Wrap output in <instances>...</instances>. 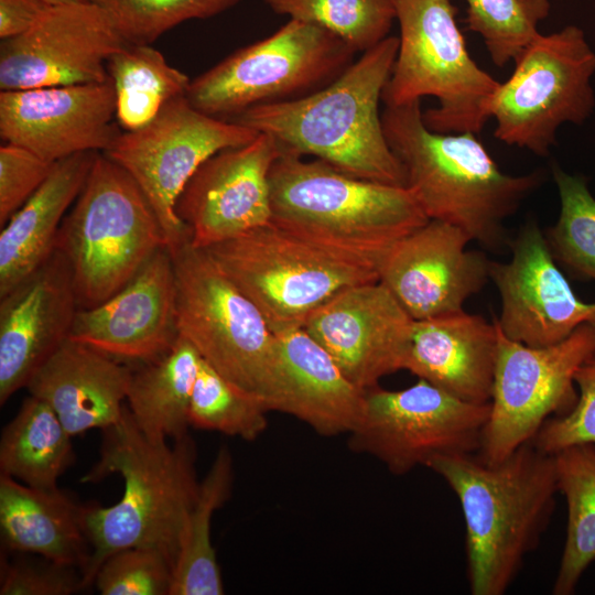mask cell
Here are the masks:
<instances>
[{
  "mask_svg": "<svg viewBox=\"0 0 595 595\" xmlns=\"http://www.w3.org/2000/svg\"><path fill=\"white\" fill-rule=\"evenodd\" d=\"M197 451L190 434L173 441H152L133 422L128 407L122 418L102 430L99 458L80 478L97 483L111 474L123 479V493L110 507L86 504L84 523L91 547L83 573L94 583L101 563L127 548H149L175 565L183 528L197 496Z\"/></svg>",
  "mask_w": 595,
  "mask_h": 595,
  "instance_id": "1",
  "label": "cell"
},
{
  "mask_svg": "<svg viewBox=\"0 0 595 595\" xmlns=\"http://www.w3.org/2000/svg\"><path fill=\"white\" fill-rule=\"evenodd\" d=\"M426 467L458 498L470 593L505 594L553 516L559 493L553 455L529 442L496 464L454 454Z\"/></svg>",
  "mask_w": 595,
  "mask_h": 595,
  "instance_id": "2",
  "label": "cell"
},
{
  "mask_svg": "<svg viewBox=\"0 0 595 595\" xmlns=\"http://www.w3.org/2000/svg\"><path fill=\"white\" fill-rule=\"evenodd\" d=\"M398 47L399 37L387 36L325 87L252 107L230 121L271 136L283 153L314 155L348 175L407 186L379 113Z\"/></svg>",
  "mask_w": 595,
  "mask_h": 595,
  "instance_id": "3",
  "label": "cell"
},
{
  "mask_svg": "<svg viewBox=\"0 0 595 595\" xmlns=\"http://www.w3.org/2000/svg\"><path fill=\"white\" fill-rule=\"evenodd\" d=\"M381 120L407 187L429 219L451 224L491 250L509 246L505 220L541 184L542 172L507 174L475 133L430 130L420 100L386 105Z\"/></svg>",
  "mask_w": 595,
  "mask_h": 595,
  "instance_id": "4",
  "label": "cell"
},
{
  "mask_svg": "<svg viewBox=\"0 0 595 595\" xmlns=\"http://www.w3.org/2000/svg\"><path fill=\"white\" fill-rule=\"evenodd\" d=\"M269 185L273 223L381 260L429 220L407 186L355 177L318 159L281 152Z\"/></svg>",
  "mask_w": 595,
  "mask_h": 595,
  "instance_id": "5",
  "label": "cell"
},
{
  "mask_svg": "<svg viewBox=\"0 0 595 595\" xmlns=\"http://www.w3.org/2000/svg\"><path fill=\"white\" fill-rule=\"evenodd\" d=\"M205 250L258 307L274 334L303 327L339 291L378 281L382 261L272 220Z\"/></svg>",
  "mask_w": 595,
  "mask_h": 595,
  "instance_id": "6",
  "label": "cell"
},
{
  "mask_svg": "<svg viewBox=\"0 0 595 595\" xmlns=\"http://www.w3.org/2000/svg\"><path fill=\"white\" fill-rule=\"evenodd\" d=\"M171 255L178 334L223 378L277 411L283 387L281 357L261 312L205 249L188 241Z\"/></svg>",
  "mask_w": 595,
  "mask_h": 595,
  "instance_id": "7",
  "label": "cell"
},
{
  "mask_svg": "<svg viewBox=\"0 0 595 595\" xmlns=\"http://www.w3.org/2000/svg\"><path fill=\"white\" fill-rule=\"evenodd\" d=\"M56 247L69 261L78 307L90 309L122 289L167 241L134 178L98 153Z\"/></svg>",
  "mask_w": 595,
  "mask_h": 595,
  "instance_id": "8",
  "label": "cell"
},
{
  "mask_svg": "<svg viewBox=\"0 0 595 595\" xmlns=\"http://www.w3.org/2000/svg\"><path fill=\"white\" fill-rule=\"evenodd\" d=\"M391 1L400 37L382 101L397 106L433 96L437 106L423 111L430 130L480 132L500 82L472 58L456 8L451 0Z\"/></svg>",
  "mask_w": 595,
  "mask_h": 595,
  "instance_id": "9",
  "label": "cell"
},
{
  "mask_svg": "<svg viewBox=\"0 0 595 595\" xmlns=\"http://www.w3.org/2000/svg\"><path fill=\"white\" fill-rule=\"evenodd\" d=\"M355 51L315 24L290 19L191 79L186 98L199 111L231 120L260 105L293 100L336 79Z\"/></svg>",
  "mask_w": 595,
  "mask_h": 595,
  "instance_id": "10",
  "label": "cell"
},
{
  "mask_svg": "<svg viewBox=\"0 0 595 595\" xmlns=\"http://www.w3.org/2000/svg\"><path fill=\"white\" fill-rule=\"evenodd\" d=\"M513 63L489 106L495 137L547 156L562 125H582L594 110L595 52L582 29L567 25L539 33Z\"/></svg>",
  "mask_w": 595,
  "mask_h": 595,
  "instance_id": "11",
  "label": "cell"
},
{
  "mask_svg": "<svg viewBox=\"0 0 595 595\" xmlns=\"http://www.w3.org/2000/svg\"><path fill=\"white\" fill-rule=\"evenodd\" d=\"M490 403L461 400L419 379L402 390H366L364 407L348 434V447L404 475L439 456L478 453Z\"/></svg>",
  "mask_w": 595,
  "mask_h": 595,
  "instance_id": "12",
  "label": "cell"
},
{
  "mask_svg": "<svg viewBox=\"0 0 595 595\" xmlns=\"http://www.w3.org/2000/svg\"><path fill=\"white\" fill-rule=\"evenodd\" d=\"M594 353L595 325L588 323L544 347L509 339L498 327L490 414L479 458L487 464L501 462L532 442L551 415L569 413L578 398L574 375Z\"/></svg>",
  "mask_w": 595,
  "mask_h": 595,
  "instance_id": "13",
  "label": "cell"
},
{
  "mask_svg": "<svg viewBox=\"0 0 595 595\" xmlns=\"http://www.w3.org/2000/svg\"><path fill=\"white\" fill-rule=\"evenodd\" d=\"M258 131L196 109L186 98L169 101L147 126L122 131L104 152L138 183L154 209L170 251L190 241L176 201L198 166L215 153L249 143Z\"/></svg>",
  "mask_w": 595,
  "mask_h": 595,
  "instance_id": "14",
  "label": "cell"
},
{
  "mask_svg": "<svg viewBox=\"0 0 595 595\" xmlns=\"http://www.w3.org/2000/svg\"><path fill=\"white\" fill-rule=\"evenodd\" d=\"M126 44L100 3L47 7L25 32L1 40L0 88L106 82L107 60Z\"/></svg>",
  "mask_w": 595,
  "mask_h": 595,
  "instance_id": "15",
  "label": "cell"
},
{
  "mask_svg": "<svg viewBox=\"0 0 595 595\" xmlns=\"http://www.w3.org/2000/svg\"><path fill=\"white\" fill-rule=\"evenodd\" d=\"M511 258L491 261L489 279L500 296V332L532 347L556 344L580 325H595V302L580 300L559 269L536 220L510 239Z\"/></svg>",
  "mask_w": 595,
  "mask_h": 595,
  "instance_id": "16",
  "label": "cell"
},
{
  "mask_svg": "<svg viewBox=\"0 0 595 595\" xmlns=\"http://www.w3.org/2000/svg\"><path fill=\"white\" fill-rule=\"evenodd\" d=\"M280 154L277 140L259 133L198 166L175 204L193 247L206 249L271 221L269 175Z\"/></svg>",
  "mask_w": 595,
  "mask_h": 595,
  "instance_id": "17",
  "label": "cell"
},
{
  "mask_svg": "<svg viewBox=\"0 0 595 595\" xmlns=\"http://www.w3.org/2000/svg\"><path fill=\"white\" fill-rule=\"evenodd\" d=\"M414 320L379 280L346 288L306 320L303 328L363 390L403 370Z\"/></svg>",
  "mask_w": 595,
  "mask_h": 595,
  "instance_id": "18",
  "label": "cell"
},
{
  "mask_svg": "<svg viewBox=\"0 0 595 595\" xmlns=\"http://www.w3.org/2000/svg\"><path fill=\"white\" fill-rule=\"evenodd\" d=\"M110 79L0 93V137L55 163L106 152L121 132Z\"/></svg>",
  "mask_w": 595,
  "mask_h": 595,
  "instance_id": "19",
  "label": "cell"
},
{
  "mask_svg": "<svg viewBox=\"0 0 595 595\" xmlns=\"http://www.w3.org/2000/svg\"><path fill=\"white\" fill-rule=\"evenodd\" d=\"M469 241L462 229L429 219L390 248L379 281L414 321L461 311L489 280L491 261L468 250Z\"/></svg>",
  "mask_w": 595,
  "mask_h": 595,
  "instance_id": "20",
  "label": "cell"
},
{
  "mask_svg": "<svg viewBox=\"0 0 595 595\" xmlns=\"http://www.w3.org/2000/svg\"><path fill=\"white\" fill-rule=\"evenodd\" d=\"M176 302L173 258L163 247L112 296L97 306L79 309L68 339L117 359L153 360L178 337Z\"/></svg>",
  "mask_w": 595,
  "mask_h": 595,
  "instance_id": "21",
  "label": "cell"
},
{
  "mask_svg": "<svg viewBox=\"0 0 595 595\" xmlns=\"http://www.w3.org/2000/svg\"><path fill=\"white\" fill-rule=\"evenodd\" d=\"M79 310L73 273L56 247L50 258L0 296V404L68 338Z\"/></svg>",
  "mask_w": 595,
  "mask_h": 595,
  "instance_id": "22",
  "label": "cell"
},
{
  "mask_svg": "<svg viewBox=\"0 0 595 595\" xmlns=\"http://www.w3.org/2000/svg\"><path fill=\"white\" fill-rule=\"evenodd\" d=\"M131 376L132 369L119 359L67 338L25 388L76 436L91 429L102 431L122 418Z\"/></svg>",
  "mask_w": 595,
  "mask_h": 595,
  "instance_id": "23",
  "label": "cell"
},
{
  "mask_svg": "<svg viewBox=\"0 0 595 595\" xmlns=\"http://www.w3.org/2000/svg\"><path fill=\"white\" fill-rule=\"evenodd\" d=\"M498 327L464 310L414 321L403 370L472 403L491 399Z\"/></svg>",
  "mask_w": 595,
  "mask_h": 595,
  "instance_id": "24",
  "label": "cell"
},
{
  "mask_svg": "<svg viewBox=\"0 0 595 595\" xmlns=\"http://www.w3.org/2000/svg\"><path fill=\"white\" fill-rule=\"evenodd\" d=\"M275 336L283 379L277 411L323 436L349 434L360 418L366 390L351 382L303 327Z\"/></svg>",
  "mask_w": 595,
  "mask_h": 595,
  "instance_id": "25",
  "label": "cell"
},
{
  "mask_svg": "<svg viewBox=\"0 0 595 595\" xmlns=\"http://www.w3.org/2000/svg\"><path fill=\"white\" fill-rule=\"evenodd\" d=\"M84 509L58 487L33 488L1 473V550L43 556L84 573L91 554Z\"/></svg>",
  "mask_w": 595,
  "mask_h": 595,
  "instance_id": "26",
  "label": "cell"
},
{
  "mask_svg": "<svg viewBox=\"0 0 595 595\" xmlns=\"http://www.w3.org/2000/svg\"><path fill=\"white\" fill-rule=\"evenodd\" d=\"M98 153L82 152L55 162L44 183L1 227L0 296L54 252L65 214L82 192Z\"/></svg>",
  "mask_w": 595,
  "mask_h": 595,
  "instance_id": "27",
  "label": "cell"
},
{
  "mask_svg": "<svg viewBox=\"0 0 595 595\" xmlns=\"http://www.w3.org/2000/svg\"><path fill=\"white\" fill-rule=\"evenodd\" d=\"M202 358L178 334L162 356L132 370L127 401L130 415L152 441H173L188 434L192 392Z\"/></svg>",
  "mask_w": 595,
  "mask_h": 595,
  "instance_id": "28",
  "label": "cell"
},
{
  "mask_svg": "<svg viewBox=\"0 0 595 595\" xmlns=\"http://www.w3.org/2000/svg\"><path fill=\"white\" fill-rule=\"evenodd\" d=\"M72 437L53 409L30 394L2 429L0 470L33 488H57L75 462Z\"/></svg>",
  "mask_w": 595,
  "mask_h": 595,
  "instance_id": "29",
  "label": "cell"
},
{
  "mask_svg": "<svg viewBox=\"0 0 595 595\" xmlns=\"http://www.w3.org/2000/svg\"><path fill=\"white\" fill-rule=\"evenodd\" d=\"M234 482L232 456L219 447L199 482L196 499L184 523L170 595H221L225 593L216 551L210 541L214 512L229 498Z\"/></svg>",
  "mask_w": 595,
  "mask_h": 595,
  "instance_id": "30",
  "label": "cell"
},
{
  "mask_svg": "<svg viewBox=\"0 0 595 595\" xmlns=\"http://www.w3.org/2000/svg\"><path fill=\"white\" fill-rule=\"evenodd\" d=\"M122 131L150 123L171 100L186 96L191 79L150 44H126L107 60Z\"/></svg>",
  "mask_w": 595,
  "mask_h": 595,
  "instance_id": "31",
  "label": "cell"
},
{
  "mask_svg": "<svg viewBox=\"0 0 595 595\" xmlns=\"http://www.w3.org/2000/svg\"><path fill=\"white\" fill-rule=\"evenodd\" d=\"M553 458L559 491L567 504V529L552 593L571 595L595 561V445L567 446Z\"/></svg>",
  "mask_w": 595,
  "mask_h": 595,
  "instance_id": "32",
  "label": "cell"
},
{
  "mask_svg": "<svg viewBox=\"0 0 595 595\" xmlns=\"http://www.w3.org/2000/svg\"><path fill=\"white\" fill-rule=\"evenodd\" d=\"M263 1L273 12L323 28L363 53L388 36L396 19L391 0Z\"/></svg>",
  "mask_w": 595,
  "mask_h": 595,
  "instance_id": "33",
  "label": "cell"
},
{
  "mask_svg": "<svg viewBox=\"0 0 595 595\" xmlns=\"http://www.w3.org/2000/svg\"><path fill=\"white\" fill-rule=\"evenodd\" d=\"M552 174L560 196L556 223L545 238L555 261L574 275L595 281V197L581 175L558 165Z\"/></svg>",
  "mask_w": 595,
  "mask_h": 595,
  "instance_id": "34",
  "label": "cell"
},
{
  "mask_svg": "<svg viewBox=\"0 0 595 595\" xmlns=\"http://www.w3.org/2000/svg\"><path fill=\"white\" fill-rule=\"evenodd\" d=\"M269 411L263 401L236 388L202 359L190 403L191 426L251 442L266 431Z\"/></svg>",
  "mask_w": 595,
  "mask_h": 595,
  "instance_id": "35",
  "label": "cell"
},
{
  "mask_svg": "<svg viewBox=\"0 0 595 595\" xmlns=\"http://www.w3.org/2000/svg\"><path fill=\"white\" fill-rule=\"evenodd\" d=\"M466 23L479 34L497 67L515 62L540 33L539 23L550 12V0H466Z\"/></svg>",
  "mask_w": 595,
  "mask_h": 595,
  "instance_id": "36",
  "label": "cell"
},
{
  "mask_svg": "<svg viewBox=\"0 0 595 595\" xmlns=\"http://www.w3.org/2000/svg\"><path fill=\"white\" fill-rule=\"evenodd\" d=\"M240 0H100L128 44H151L191 19H206Z\"/></svg>",
  "mask_w": 595,
  "mask_h": 595,
  "instance_id": "37",
  "label": "cell"
},
{
  "mask_svg": "<svg viewBox=\"0 0 595 595\" xmlns=\"http://www.w3.org/2000/svg\"><path fill=\"white\" fill-rule=\"evenodd\" d=\"M173 570L158 550L127 548L101 563L94 583L101 595H170Z\"/></svg>",
  "mask_w": 595,
  "mask_h": 595,
  "instance_id": "38",
  "label": "cell"
},
{
  "mask_svg": "<svg viewBox=\"0 0 595 595\" xmlns=\"http://www.w3.org/2000/svg\"><path fill=\"white\" fill-rule=\"evenodd\" d=\"M0 556V595H71L85 587L82 570L29 553Z\"/></svg>",
  "mask_w": 595,
  "mask_h": 595,
  "instance_id": "39",
  "label": "cell"
},
{
  "mask_svg": "<svg viewBox=\"0 0 595 595\" xmlns=\"http://www.w3.org/2000/svg\"><path fill=\"white\" fill-rule=\"evenodd\" d=\"M578 398L573 409L561 416L544 422L532 440L543 453L553 455L572 445H595V353L574 375Z\"/></svg>",
  "mask_w": 595,
  "mask_h": 595,
  "instance_id": "40",
  "label": "cell"
},
{
  "mask_svg": "<svg viewBox=\"0 0 595 595\" xmlns=\"http://www.w3.org/2000/svg\"><path fill=\"white\" fill-rule=\"evenodd\" d=\"M54 163L32 151L7 143L0 148V226L36 192Z\"/></svg>",
  "mask_w": 595,
  "mask_h": 595,
  "instance_id": "41",
  "label": "cell"
},
{
  "mask_svg": "<svg viewBox=\"0 0 595 595\" xmlns=\"http://www.w3.org/2000/svg\"><path fill=\"white\" fill-rule=\"evenodd\" d=\"M47 7L43 0H0V39L25 32Z\"/></svg>",
  "mask_w": 595,
  "mask_h": 595,
  "instance_id": "42",
  "label": "cell"
},
{
  "mask_svg": "<svg viewBox=\"0 0 595 595\" xmlns=\"http://www.w3.org/2000/svg\"><path fill=\"white\" fill-rule=\"evenodd\" d=\"M48 7L77 4V3H99L100 0H43Z\"/></svg>",
  "mask_w": 595,
  "mask_h": 595,
  "instance_id": "43",
  "label": "cell"
}]
</instances>
